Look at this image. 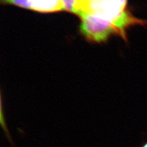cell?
Returning a JSON list of instances; mask_svg holds the SVG:
<instances>
[{
  "label": "cell",
  "instance_id": "7a4b0ae2",
  "mask_svg": "<svg viewBox=\"0 0 147 147\" xmlns=\"http://www.w3.org/2000/svg\"><path fill=\"white\" fill-rule=\"evenodd\" d=\"M31 9L40 12L63 11L61 0H29Z\"/></svg>",
  "mask_w": 147,
  "mask_h": 147
},
{
  "label": "cell",
  "instance_id": "6da1fadb",
  "mask_svg": "<svg viewBox=\"0 0 147 147\" xmlns=\"http://www.w3.org/2000/svg\"><path fill=\"white\" fill-rule=\"evenodd\" d=\"M80 32L88 40L96 42H104L112 34L121 36V33L112 21L93 13H82Z\"/></svg>",
  "mask_w": 147,
  "mask_h": 147
},
{
  "label": "cell",
  "instance_id": "3957f363",
  "mask_svg": "<svg viewBox=\"0 0 147 147\" xmlns=\"http://www.w3.org/2000/svg\"><path fill=\"white\" fill-rule=\"evenodd\" d=\"M99 1H101V0H77L74 13L79 16L82 13L85 12L87 7L90 4Z\"/></svg>",
  "mask_w": 147,
  "mask_h": 147
},
{
  "label": "cell",
  "instance_id": "5b68a950",
  "mask_svg": "<svg viewBox=\"0 0 147 147\" xmlns=\"http://www.w3.org/2000/svg\"><path fill=\"white\" fill-rule=\"evenodd\" d=\"M77 0H61L63 11L74 13Z\"/></svg>",
  "mask_w": 147,
  "mask_h": 147
},
{
  "label": "cell",
  "instance_id": "277c9868",
  "mask_svg": "<svg viewBox=\"0 0 147 147\" xmlns=\"http://www.w3.org/2000/svg\"><path fill=\"white\" fill-rule=\"evenodd\" d=\"M1 2L5 4H12L24 9H31L29 0H1Z\"/></svg>",
  "mask_w": 147,
  "mask_h": 147
},
{
  "label": "cell",
  "instance_id": "8992f818",
  "mask_svg": "<svg viewBox=\"0 0 147 147\" xmlns=\"http://www.w3.org/2000/svg\"><path fill=\"white\" fill-rule=\"evenodd\" d=\"M113 2L123 10H126L127 0H113Z\"/></svg>",
  "mask_w": 147,
  "mask_h": 147
},
{
  "label": "cell",
  "instance_id": "52a82bcc",
  "mask_svg": "<svg viewBox=\"0 0 147 147\" xmlns=\"http://www.w3.org/2000/svg\"><path fill=\"white\" fill-rule=\"evenodd\" d=\"M144 147H147V144H146Z\"/></svg>",
  "mask_w": 147,
  "mask_h": 147
}]
</instances>
